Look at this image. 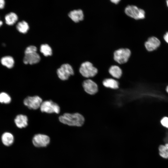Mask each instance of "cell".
<instances>
[{"label": "cell", "mask_w": 168, "mask_h": 168, "mask_svg": "<svg viewBox=\"0 0 168 168\" xmlns=\"http://www.w3.org/2000/svg\"><path fill=\"white\" fill-rule=\"evenodd\" d=\"M59 121L63 124L70 126L80 127L84 123L85 119L81 114L74 113H65L59 117Z\"/></svg>", "instance_id": "6da1fadb"}, {"label": "cell", "mask_w": 168, "mask_h": 168, "mask_svg": "<svg viewBox=\"0 0 168 168\" xmlns=\"http://www.w3.org/2000/svg\"><path fill=\"white\" fill-rule=\"evenodd\" d=\"M79 72L83 77L90 78L95 76L97 73L98 70L91 63L87 61L81 64L79 68Z\"/></svg>", "instance_id": "7a4b0ae2"}, {"label": "cell", "mask_w": 168, "mask_h": 168, "mask_svg": "<svg viewBox=\"0 0 168 168\" xmlns=\"http://www.w3.org/2000/svg\"><path fill=\"white\" fill-rule=\"evenodd\" d=\"M124 12L127 16L135 20L142 19L145 18V11L134 5H128L125 7Z\"/></svg>", "instance_id": "3957f363"}, {"label": "cell", "mask_w": 168, "mask_h": 168, "mask_svg": "<svg viewBox=\"0 0 168 168\" xmlns=\"http://www.w3.org/2000/svg\"><path fill=\"white\" fill-rule=\"evenodd\" d=\"M130 50L128 48H122L115 50L113 54L114 60L119 64L127 63L131 55Z\"/></svg>", "instance_id": "277c9868"}, {"label": "cell", "mask_w": 168, "mask_h": 168, "mask_svg": "<svg viewBox=\"0 0 168 168\" xmlns=\"http://www.w3.org/2000/svg\"><path fill=\"white\" fill-rule=\"evenodd\" d=\"M40 109L42 112L47 113L58 114L60 112V108L58 105L51 100L42 102Z\"/></svg>", "instance_id": "5b68a950"}, {"label": "cell", "mask_w": 168, "mask_h": 168, "mask_svg": "<svg viewBox=\"0 0 168 168\" xmlns=\"http://www.w3.org/2000/svg\"><path fill=\"white\" fill-rule=\"evenodd\" d=\"M58 77L61 80H66L71 76L74 74V72L72 66L65 63L61 65L57 71Z\"/></svg>", "instance_id": "8992f818"}, {"label": "cell", "mask_w": 168, "mask_h": 168, "mask_svg": "<svg viewBox=\"0 0 168 168\" xmlns=\"http://www.w3.org/2000/svg\"><path fill=\"white\" fill-rule=\"evenodd\" d=\"M42 102V100L40 97L35 96L26 97L24 100L23 103L30 109L37 110L40 108Z\"/></svg>", "instance_id": "52a82bcc"}, {"label": "cell", "mask_w": 168, "mask_h": 168, "mask_svg": "<svg viewBox=\"0 0 168 168\" xmlns=\"http://www.w3.org/2000/svg\"><path fill=\"white\" fill-rule=\"evenodd\" d=\"M50 138L47 135L42 134L35 135L32 139L33 144L37 147H44L49 145Z\"/></svg>", "instance_id": "ba28073f"}, {"label": "cell", "mask_w": 168, "mask_h": 168, "mask_svg": "<svg viewBox=\"0 0 168 168\" xmlns=\"http://www.w3.org/2000/svg\"><path fill=\"white\" fill-rule=\"evenodd\" d=\"M82 86L85 91L90 95H94L98 91V88L97 84L90 79H86L84 81Z\"/></svg>", "instance_id": "9c48e42d"}, {"label": "cell", "mask_w": 168, "mask_h": 168, "mask_svg": "<svg viewBox=\"0 0 168 168\" xmlns=\"http://www.w3.org/2000/svg\"><path fill=\"white\" fill-rule=\"evenodd\" d=\"M161 42L157 38L152 36L149 37L145 42L144 45L148 51H152L156 49L160 45Z\"/></svg>", "instance_id": "30bf717a"}, {"label": "cell", "mask_w": 168, "mask_h": 168, "mask_svg": "<svg viewBox=\"0 0 168 168\" xmlns=\"http://www.w3.org/2000/svg\"><path fill=\"white\" fill-rule=\"evenodd\" d=\"M40 59V56L36 52L25 54L23 61L25 64H33L38 63Z\"/></svg>", "instance_id": "8fae6325"}, {"label": "cell", "mask_w": 168, "mask_h": 168, "mask_svg": "<svg viewBox=\"0 0 168 168\" xmlns=\"http://www.w3.org/2000/svg\"><path fill=\"white\" fill-rule=\"evenodd\" d=\"M68 16L74 22L77 23L82 21L84 18L83 11L80 9L74 10L68 13Z\"/></svg>", "instance_id": "7c38bea8"}, {"label": "cell", "mask_w": 168, "mask_h": 168, "mask_svg": "<svg viewBox=\"0 0 168 168\" xmlns=\"http://www.w3.org/2000/svg\"><path fill=\"white\" fill-rule=\"evenodd\" d=\"M14 121L16 126L19 128H25L28 125L27 117L24 114L17 115L14 119Z\"/></svg>", "instance_id": "4fadbf2b"}, {"label": "cell", "mask_w": 168, "mask_h": 168, "mask_svg": "<svg viewBox=\"0 0 168 168\" xmlns=\"http://www.w3.org/2000/svg\"><path fill=\"white\" fill-rule=\"evenodd\" d=\"M109 72L113 77L119 79L121 77L122 71L121 68L116 65H112L109 69Z\"/></svg>", "instance_id": "5bb4252c"}, {"label": "cell", "mask_w": 168, "mask_h": 168, "mask_svg": "<svg viewBox=\"0 0 168 168\" xmlns=\"http://www.w3.org/2000/svg\"><path fill=\"white\" fill-rule=\"evenodd\" d=\"M1 138L3 144L7 146L12 145L14 141L13 135L11 133L8 132L4 133L2 135Z\"/></svg>", "instance_id": "9a60e30c"}, {"label": "cell", "mask_w": 168, "mask_h": 168, "mask_svg": "<svg viewBox=\"0 0 168 168\" xmlns=\"http://www.w3.org/2000/svg\"><path fill=\"white\" fill-rule=\"evenodd\" d=\"M102 83L105 87L112 89H117L119 87L118 82L117 80L112 78H108L104 79Z\"/></svg>", "instance_id": "2e32d148"}, {"label": "cell", "mask_w": 168, "mask_h": 168, "mask_svg": "<svg viewBox=\"0 0 168 168\" xmlns=\"http://www.w3.org/2000/svg\"><path fill=\"white\" fill-rule=\"evenodd\" d=\"M1 62L2 65L8 68H12L14 66L15 63L13 57L9 56L2 57L1 60Z\"/></svg>", "instance_id": "e0dca14e"}, {"label": "cell", "mask_w": 168, "mask_h": 168, "mask_svg": "<svg viewBox=\"0 0 168 168\" xmlns=\"http://www.w3.org/2000/svg\"><path fill=\"white\" fill-rule=\"evenodd\" d=\"M6 23L8 25H12L17 21L18 17L15 13L11 12L7 14L5 17Z\"/></svg>", "instance_id": "ac0fdd59"}, {"label": "cell", "mask_w": 168, "mask_h": 168, "mask_svg": "<svg viewBox=\"0 0 168 168\" xmlns=\"http://www.w3.org/2000/svg\"><path fill=\"white\" fill-rule=\"evenodd\" d=\"M17 30L20 32L23 33H26L29 29L28 23L26 21H23L19 22L16 25Z\"/></svg>", "instance_id": "d6986e66"}, {"label": "cell", "mask_w": 168, "mask_h": 168, "mask_svg": "<svg viewBox=\"0 0 168 168\" xmlns=\"http://www.w3.org/2000/svg\"><path fill=\"white\" fill-rule=\"evenodd\" d=\"M40 51L45 56H51L52 54L51 47L47 44H42L40 48Z\"/></svg>", "instance_id": "ffe728a7"}, {"label": "cell", "mask_w": 168, "mask_h": 168, "mask_svg": "<svg viewBox=\"0 0 168 168\" xmlns=\"http://www.w3.org/2000/svg\"><path fill=\"white\" fill-rule=\"evenodd\" d=\"M12 100L10 96L7 93L2 92L0 93V103L2 104H8Z\"/></svg>", "instance_id": "44dd1931"}, {"label": "cell", "mask_w": 168, "mask_h": 168, "mask_svg": "<svg viewBox=\"0 0 168 168\" xmlns=\"http://www.w3.org/2000/svg\"><path fill=\"white\" fill-rule=\"evenodd\" d=\"M159 154L162 158H168V148L165 145H160L158 148Z\"/></svg>", "instance_id": "7402d4cb"}, {"label": "cell", "mask_w": 168, "mask_h": 168, "mask_svg": "<svg viewBox=\"0 0 168 168\" xmlns=\"http://www.w3.org/2000/svg\"><path fill=\"white\" fill-rule=\"evenodd\" d=\"M37 49L34 45H30L27 47L25 51V54L37 52Z\"/></svg>", "instance_id": "603a6c76"}, {"label": "cell", "mask_w": 168, "mask_h": 168, "mask_svg": "<svg viewBox=\"0 0 168 168\" xmlns=\"http://www.w3.org/2000/svg\"><path fill=\"white\" fill-rule=\"evenodd\" d=\"M161 125L164 127L168 128V117H165L161 121Z\"/></svg>", "instance_id": "cb8c5ba5"}, {"label": "cell", "mask_w": 168, "mask_h": 168, "mask_svg": "<svg viewBox=\"0 0 168 168\" xmlns=\"http://www.w3.org/2000/svg\"><path fill=\"white\" fill-rule=\"evenodd\" d=\"M5 2L4 0H0V9H2L4 7Z\"/></svg>", "instance_id": "d4e9b609"}, {"label": "cell", "mask_w": 168, "mask_h": 168, "mask_svg": "<svg viewBox=\"0 0 168 168\" xmlns=\"http://www.w3.org/2000/svg\"><path fill=\"white\" fill-rule=\"evenodd\" d=\"M163 38L165 41L168 44V32L164 35Z\"/></svg>", "instance_id": "484cf974"}, {"label": "cell", "mask_w": 168, "mask_h": 168, "mask_svg": "<svg viewBox=\"0 0 168 168\" xmlns=\"http://www.w3.org/2000/svg\"><path fill=\"white\" fill-rule=\"evenodd\" d=\"M110 1L111 2L115 4H117L120 1V0H110Z\"/></svg>", "instance_id": "4316f807"}, {"label": "cell", "mask_w": 168, "mask_h": 168, "mask_svg": "<svg viewBox=\"0 0 168 168\" xmlns=\"http://www.w3.org/2000/svg\"><path fill=\"white\" fill-rule=\"evenodd\" d=\"M2 21H0V27L2 25Z\"/></svg>", "instance_id": "83f0119b"}, {"label": "cell", "mask_w": 168, "mask_h": 168, "mask_svg": "<svg viewBox=\"0 0 168 168\" xmlns=\"http://www.w3.org/2000/svg\"><path fill=\"white\" fill-rule=\"evenodd\" d=\"M166 90L167 92L168 93V86L166 87Z\"/></svg>", "instance_id": "f1b7e54d"}, {"label": "cell", "mask_w": 168, "mask_h": 168, "mask_svg": "<svg viewBox=\"0 0 168 168\" xmlns=\"http://www.w3.org/2000/svg\"><path fill=\"white\" fill-rule=\"evenodd\" d=\"M165 146L166 147H167V148H168V143H166L165 144Z\"/></svg>", "instance_id": "f546056e"}, {"label": "cell", "mask_w": 168, "mask_h": 168, "mask_svg": "<svg viewBox=\"0 0 168 168\" xmlns=\"http://www.w3.org/2000/svg\"><path fill=\"white\" fill-rule=\"evenodd\" d=\"M166 3L167 7H168V0L166 1Z\"/></svg>", "instance_id": "4dcf8cb0"}]
</instances>
